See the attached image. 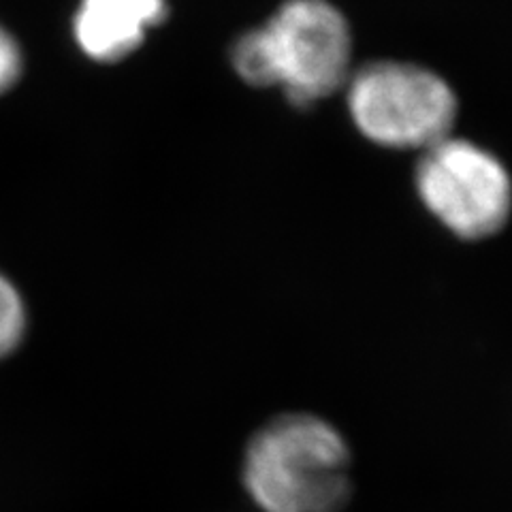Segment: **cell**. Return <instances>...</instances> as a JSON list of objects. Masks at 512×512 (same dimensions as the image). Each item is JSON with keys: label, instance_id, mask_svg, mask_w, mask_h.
Here are the masks:
<instances>
[{"label": "cell", "instance_id": "obj_1", "mask_svg": "<svg viewBox=\"0 0 512 512\" xmlns=\"http://www.w3.org/2000/svg\"><path fill=\"white\" fill-rule=\"evenodd\" d=\"M231 64L246 84L280 88L291 103L312 105L348 82L350 26L327 0H286L265 26L235 39Z\"/></svg>", "mask_w": 512, "mask_h": 512}, {"label": "cell", "instance_id": "obj_2", "mask_svg": "<svg viewBox=\"0 0 512 512\" xmlns=\"http://www.w3.org/2000/svg\"><path fill=\"white\" fill-rule=\"evenodd\" d=\"M244 485L265 512H342L352 498L348 444L314 414H280L248 442Z\"/></svg>", "mask_w": 512, "mask_h": 512}, {"label": "cell", "instance_id": "obj_6", "mask_svg": "<svg viewBox=\"0 0 512 512\" xmlns=\"http://www.w3.org/2000/svg\"><path fill=\"white\" fill-rule=\"evenodd\" d=\"M24 329V310L15 288L0 276V357L18 344Z\"/></svg>", "mask_w": 512, "mask_h": 512}, {"label": "cell", "instance_id": "obj_4", "mask_svg": "<svg viewBox=\"0 0 512 512\" xmlns=\"http://www.w3.org/2000/svg\"><path fill=\"white\" fill-rule=\"evenodd\" d=\"M416 190L427 210L461 239L493 237L512 212V180L491 152L448 135L423 150Z\"/></svg>", "mask_w": 512, "mask_h": 512}, {"label": "cell", "instance_id": "obj_7", "mask_svg": "<svg viewBox=\"0 0 512 512\" xmlns=\"http://www.w3.org/2000/svg\"><path fill=\"white\" fill-rule=\"evenodd\" d=\"M22 69L20 50L15 41L9 37V32L0 28V92L11 88L18 79Z\"/></svg>", "mask_w": 512, "mask_h": 512}, {"label": "cell", "instance_id": "obj_5", "mask_svg": "<svg viewBox=\"0 0 512 512\" xmlns=\"http://www.w3.org/2000/svg\"><path fill=\"white\" fill-rule=\"evenodd\" d=\"M165 15V0H82L75 39L90 58L116 62L135 52Z\"/></svg>", "mask_w": 512, "mask_h": 512}, {"label": "cell", "instance_id": "obj_3", "mask_svg": "<svg viewBox=\"0 0 512 512\" xmlns=\"http://www.w3.org/2000/svg\"><path fill=\"white\" fill-rule=\"evenodd\" d=\"M344 88L352 122L382 148L423 152L453 135L457 96L438 73L419 64H363Z\"/></svg>", "mask_w": 512, "mask_h": 512}]
</instances>
